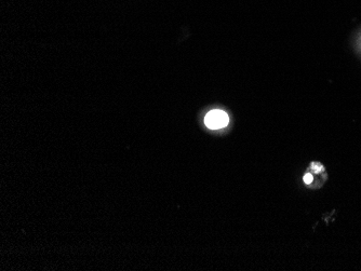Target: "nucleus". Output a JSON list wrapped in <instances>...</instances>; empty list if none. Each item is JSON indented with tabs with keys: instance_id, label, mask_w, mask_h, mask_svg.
I'll return each mask as SVG.
<instances>
[{
	"instance_id": "nucleus-1",
	"label": "nucleus",
	"mask_w": 361,
	"mask_h": 271,
	"mask_svg": "<svg viewBox=\"0 0 361 271\" xmlns=\"http://www.w3.org/2000/svg\"><path fill=\"white\" fill-rule=\"evenodd\" d=\"M205 122L209 129L219 130L228 124V116L222 110H212L206 116Z\"/></svg>"
},
{
	"instance_id": "nucleus-2",
	"label": "nucleus",
	"mask_w": 361,
	"mask_h": 271,
	"mask_svg": "<svg viewBox=\"0 0 361 271\" xmlns=\"http://www.w3.org/2000/svg\"><path fill=\"white\" fill-rule=\"evenodd\" d=\"M303 181H304L305 184L309 185L310 183L313 182V175L310 174V173H306V174L304 175V177H303Z\"/></svg>"
}]
</instances>
